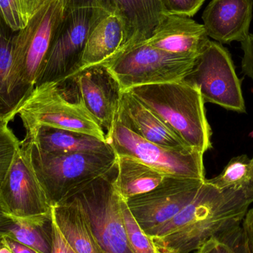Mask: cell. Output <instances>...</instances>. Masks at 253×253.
<instances>
[{
	"mask_svg": "<svg viewBox=\"0 0 253 253\" xmlns=\"http://www.w3.org/2000/svg\"><path fill=\"white\" fill-rule=\"evenodd\" d=\"M253 203L246 189H220L205 179L193 200L153 236L170 253L198 251L222 232L242 224Z\"/></svg>",
	"mask_w": 253,
	"mask_h": 253,
	"instance_id": "cell-1",
	"label": "cell"
},
{
	"mask_svg": "<svg viewBox=\"0 0 253 253\" xmlns=\"http://www.w3.org/2000/svg\"><path fill=\"white\" fill-rule=\"evenodd\" d=\"M128 90L189 148L203 154L212 148V130L197 87L181 80L138 86Z\"/></svg>",
	"mask_w": 253,
	"mask_h": 253,
	"instance_id": "cell-2",
	"label": "cell"
},
{
	"mask_svg": "<svg viewBox=\"0 0 253 253\" xmlns=\"http://www.w3.org/2000/svg\"><path fill=\"white\" fill-rule=\"evenodd\" d=\"M31 144L33 165L51 208L68 200L96 178L110 173L117 166L116 153L54 154L44 153Z\"/></svg>",
	"mask_w": 253,
	"mask_h": 253,
	"instance_id": "cell-3",
	"label": "cell"
},
{
	"mask_svg": "<svg viewBox=\"0 0 253 253\" xmlns=\"http://www.w3.org/2000/svg\"><path fill=\"white\" fill-rule=\"evenodd\" d=\"M17 115L28 141H32L42 126L83 132L107 141L105 131L88 111L81 104L67 99L56 83L36 86L18 110Z\"/></svg>",
	"mask_w": 253,
	"mask_h": 253,
	"instance_id": "cell-4",
	"label": "cell"
},
{
	"mask_svg": "<svg viewBox=\"0 0 253 253\" xmlns=\"http://www.w3.org/2000/svg\"><path fill=\"white\" fill-rule=\"evenodd\" d=\"M197 58L164 51L144 40L131 45L104 65L125 92L138 86L181 81Z\"/></svg>",
	"mask_w": 253,
	"mask_h": 253,
	"instance_id": "cell-5",
	"label": "cell"
},
{
	"mask_svg": "<svg viewBox=\"0 0 253 253\" xmlns=\"http://www.w3.org/2000/svg\"><path fill=\"white\" fill-rule=\"evenodd\" d=\"M107 141L117 156L133 158L168 176L205 180L203 153L175 150L147 141L116 119Z\"/></svg>",
	"mask_w": 253,
	"mask_h": 253,
	"instance_id": "cell-6",
	"label": "cell"
},
{
	"mask_svg": "<svg viewBox=\"0 0 253 253\" xmlns=\"http://www.w3.org/2000/svg\"><path fill=\"white\" fill-rule=\"evenodd\" d=\"M183 81L199 89L205 103L246 113L240 80L231 54L223 44L211 40Z\"/></svg>",
	"mask_w": 253,
	"mask_h": 253,
	"instance_id": "cell-7",
	"label": "cell"
},
{
	"mask_svg": "<svg viewBox=\"0 0 253 253\" xmlns=\"http://www.w3.org/2000/svg\"><path fill=\"white\" fill-rule=\"evenodd\" d=\"M102 11L92 7H67L35 87L60 83L80 71L89 33Z\"/></svg>",
	"mask_w": 253,
	"mask_h": 253,
	"instance_id": "cell-8",
	"label": "cell"
},
{
	"mask_svg": "<svg viewBox=\"0 0 253 253\" xmlns=\"http://www.w3.org/2000/svg\"><path fill=\"white\" fill-rule=\"evenodd\" d=\"M117 166L74 196L88 215L93 233L105 253H133L126 236L121 196L114 187Z\"/></svg>",
	"mask_w": 253,
	"mask_h": 253,
	"instance_id": "cell-9",
	"label": "cell"
},
{
	"mask_svg": "<svg viewBox=\"0 0 253 253\" xmlns=\"http://www.w3.org/2000/svg\"><path fill=\"white\" fill-rule=\"evenodd\" d=\"M66 8V0H47L26 26L15 34V69L21 80L34 88Z\"/></svg>",
	"mask_w": 253,
	"mask_h": 253,
	"instance_id": "cell-10",
	"label": "cell"
},
{
	"mask_svg": "<svg viewBox=\"0 0 253 253\" xmlns=\"http://www.w3.org/2000/svg\"><path fill=\"white\" fill-rule=\"evenodd\" d=\"M56 84L67 99L81 104L88 111L105 133L111 131L117 118L123 90L105 65L83 68Z\"/></svg>",
	"mask_w": 253,
	"mask_h": 253,
	"instance_id": "cell-11",
	"label": "cell"
},
{
	"mask_svg": "<svg viewBox=\"0 0 253 253\" xmlns=\"http://www.w3.org/2000/svg\"><path fill=\"white\" fill-rule=\"evenodd\" d=\"M205 181L166 176L151 191L126 199V205L144 233L153 237L193 200Z\"/></svg>",
	"mask_w": 253,
	"mask_h": 253,
	"instance_id": "cell-12",
	"label": "cell"
},
{
	"mask_svg": "<svg viewBox=\"0 0 253 253\" xmlns=\"http://www.w3.org/2000/svg\"><path fill=\"white\" fill-rule=\"evenodd\" d=\"M0 205L4 213L20 218L51 212L33 165L31 142L27 140L20 141L0 185Z\"/></svg>",
	"mask_w": 253,
	"mask_h": 253,
	"instance_id": "cell-13",
	"label": "cell"
},
{
	"mask_svg": "<svg viewBox=\"0 0 253 253\" xmlns=\"http://www.w3.org/2000/svg\"><path fill=\"white\" fill-rule=\"evenodd\" d=\"M211 41L203 24L188 16L164 13L146 42L168 53L198 57Z\"/></svg>",
	"mask_w": 253,
	"mask_h": 253,
	"instance_id": "cell-14",
	"label": "cell"
},
{
	"mask_svg": "<svg viewBox=\"0 0 253 253\" xmlns=\"http://www.w3.org/2000/svg\"><path fill=\"white\" fill-rule=\"evenodd\" d=\"M129 34L124 19L117 10H103L89 33L80 70L105 65L128 47Z\"/></svg>",
	"mask_w": 253,
	"mask_h": 253,
	"instance_id": "cell-15",
	"label": "cell"
},
{
	"mask_svg": "<svg viewBox=\"0 0 253 253\" xmlns=\"http://www.w3.org/2000/svg\"><path fill=\"white\" fill-rule=\"evenodd\" d=\"M253 0H211L202 14L208 37L221 44L242 42L250 34Z\"/></svg>",
	"mask_w": 253,
	"mask_h": 253,
	"instance_id": "cell-16",
	"label": "cell"
},
{
	"mask_svg": "<svg viewBox=\"0 0 253 253\" xmlns=\"http://www.w3.org/2000/svg\"><path fill=\"white\" fill-rule=\"evenodd\" d=\"M116 119L147 141L175 150H192L129 90L123 92Z\"/></svg>",
	"mask_w": 253,
	"mask_h": 253,
	"instance_id": "cell-17",
	"label": "cell"
},
{
	"mask_svg": "<svg viewBox=\"0 0 253 253\" xmlns=\"http://www.w3.org/2000/svg\"><path fill=\"white\" fill-rule=\"evenodd\" d=\"M13 32L0 14V118L9 123L34 87L25 84L13 64Z\"/></svg>",
	"mask_w": 253,
	"mask_h": 253,
	"instance_id": "cell-18",
	"label": "cell"
},
{
	"mask_svg": "<svg viewBox=\"0 0 253 253\" xmlns=\"http://www.w3.org/2000/svg\"><path fill=\"white\" fill-rule=\"evenodd\" d=\"M52 215L74 253H105L93 233L87 212L75 196L53 207Z\"/></svg>",
	"mask_w": 253,
	"mask_h": 253,
	"instance_id": "cell-19",
	"label": "cell"
},
{
	"mask_svg": "<svg viewBox=\"0 0 253 253\" xmlns=\"http://www.w3.org/2000/svg\"><path fill=\"white\" fill-rule=\"evenodd\" d=\"M29 141L39 150L47 153H82L104 155L116 153L107 141L83 132L50 126L40 127L32 141Z\"/></svg>",
	"mask_w": 253,
	"mask_h": 253,
	"instance_id": "cell-20",
	"label": "cell"
},
{
	"mask_svg": "<svg viewBox=\"0 0 253 253\" xmlns=\"http://www.w3.org/2000/svg\"><path fill=\"white\" fill-rule=\"evenodd\" d=\"M51 212L39 216H11L0 213V238L7 237L38 253H51L53 245Z\"/></svg>",
	"mask_w": 253,
	"mask_h": 253,
	"instance_id": "cell-21",
	"label": "cell"
},
{
	"mask_svg": "<svg viewBox=\"0 0 253 253\" xmlns=\"http://www.w3.org/2000/svg\"><path fill=\"white\" fill-rule=\"evenodd\" d=\"M166 176L133 158L117 156V171L114 184L117 193L125 200L151 191Z\"/></svg>",
	"mask_w": 253,
	"mask_h": 253,
	"instance_id": "cell-22",
	"label": "cell"
},
{
	"mask_svg": "<svg viewBox=\"0 0 253 253\" xmlns=\"http://www.w3.org/2000/svg\"><path fill=\"white\" fill-rule=\"evenodd\" d=\"M115 10L129 31L127 47L147 40L165 13L162 0H116Z\"/></svg>",
	"mask_w": 253,
	"mask_h": 253,
	"instance_id": "cell-23",
	"label": "cell"
},
{
	"mask_svg": "<svg viewBox=\"0 0 253 253\" xmlns=\"http://www.w3.org/2000/svg\"><path fill=\"white\" fill-rule=\"evenodd\" d=\"M47 0H0V14L13 31H20Z\"/></svg>",
	"mask_w": 253,
	"mask_h": 253,
	"instance_id": "cell-24",
	"label": "cell"
},
{
	"mask_svg": "<svg viewBox=\"0 0 253 253\" xmlns=\"http://www.w3.org/2000/svg\"><path fill=\"white\" fill-rule=\"evenodd\" d=\"M251 162V159L246 155L236 156L229 162L221 174L215 178L207 179V181L220 189L243 188L248 190Z\"/></svg>",
	"mask_w": 253,
	"mask_h": 253,
	"instance_id": "cell-25",
	"label": "cell"
},
{
	"mask_svg": "<svg viewBox=\"0 0 253 253\" xmlns=\"http://www.w3.org/2000/svg\"><path fill=\"white\" fill-rule=\"evenodd\" d=\"M121 208L126 236L133 253H170L144 233L129 211L126 201L122 197Z\"/></svg>",
	"mask_w": 253,
	"mask_h": 253,
	"instance_id": "cell-26",
	"label": "cell"
},
{
	"mask_svg": "<svg viewBox=\"0 0 253 253\" xmlns=\"http://www.w3.org/2000/svg\"><path fill=\"white\" fill-rule=\"evenodd\" d=\"M19 145L20 141L9 127L8 123L0 118V185Z\"/></svg>",
	"mask_w": 253,
	"mask_h": 253,
	"instance_id": "cell-27",
	"label": "cell"
},
{
	"mask_svg": "<svg viewBox=\"0 0 253 253\" xmlns=\"http://www.w3.org/2000/svg\"><path fill=\"white\" fill-rule=\"evenodd\" d=\"M213 239L218 253H251L241 224L222 232Z\"/></svg>",
	"mask_w": 253,
	"mask_h": 253,
	"instance_id": "cell-28",
	"label": "cell"
},
{
	"mask_svg": "<svg viewBox=\"0 0 253 253\" xmlns=\"http://www.w3.org/2000/svg\"><path fill=\"white\" fill-rule=\"evenodd\" d=\"M205 0H162L165 13L193 17L200 10Z\"/></svg>",
	"mask_w": 253,
	"mask_h": 253,
	"instance_id": "cell-29",
	"label": "cell"
},
{
	"mask_svg": "<svg viewBox=\"0 0 253 253\" xmlns=\"http://www.w3.org/2000/svg\"><path fill=\"white\" fill-rule=\"evenodd\" d=\"M241 44L244 52L242 60V72L253 80V34H250Z\"/></svg>",
	"mask_w": 253,
	"mask_h": 253,
	"instance_id": "cell-30",
	"label": "cell"
},
{
	"mask_svg": "<svg viewBox=\"0 0 253 253\" xmlns=\"http://www.w3.org/2000/svg\"><path fill=\"white\" fill-rule=\"evenodd\" d=\"M67 7H92L102 10H115L116 0H66Z\"/></svg>",
	"mask_w": 253,
	"mask_h": 253,
	"instance_id": "cell-31",
	"label": "cell"
},
{
	"mask_svg": "<svg viewBox=\"0 0 253 253\" xmlns=\"http://www.w3.org/2000/svg\"><path fill=\"white\" fill-rule=\"evenodd\" d=\"M53 216V215H52ZM53 245L51 253H74L70 248L66 239L56 226L53 218Z\"/></svg>",
	"mask_w": 253,
	"mask_h": 253,
	"instance_id": "cell-32",
	"label": "cell"
},
{
	"mask_svg": "<svg viewBox=\"0 0 253 253\" xmlns=\"http://www.w3.org/2000/svg\"><path fill=\"white\" fill-rule=\"evenodd\" d=\"M242 224L248 248L253 253V208L248 210Z\"/></svg>",
	"mask_w": 253,
	"mask_h": 253,
	"instance_id": "cell-33",
	"label": "cell"
},
{
	"mask_svg": "<svg viewBox=\"0 0 253 253\" xmlns=\"http://www.w3.org/2000/svg\"><path fill=\"white\" fill-rule=\"evenodd\" d=\"M2 242L13 253H38L34 250L7 237L2 238Z\"/></svg>",
	"mask_w": 253,
	"mask_h": 253,
	"instance_id": "cell-34",
	"label": "cell"
},
{
	"mask_svg": "<svg viewBox=\"0 0 253 253\" xmlns=\"http://www.w3.org/2000/svg\"><path fill=\"white\" fill-rule=\"evenodd\" d=\"M196 253H218L215 239L212 238L207 242L202 248H199Z\"/></svg>",
	"mask_w": 253,
	"mask_h": 253,
	"instance_id": "cell-35",
	"label": "cell"
},
{
	"mask_svg": "<svg viewBox=\"0 0 253 253\" xmlns=\"http://www.w3.org/2000/svg\"><path fill=\"white\" fill-rule=\"evenodd\" d=\"M247 189L253 193V157L251 162V172H250V179Z\"/></svg>",
	"mask_w": 253,
	"mask_h": 253,
	"instance_id": "cell-36",
	"label": "cell"
},
{
	"mask_svg": "<svg viewBox=\"0 0 253 253\" xmlns=\"http://www.w3.org/2000/svg\"><path fill=\"white\" fill-rule=\"evenodd\" d=\"M0 253H13L12 251H10V248L7 246V245H4L2 242V245L0 247Z\"/></svg>",
	"mask_w": 253,
	"mask_h": 253,
	"instance_id": "cell-37",
	"label": "cell"
},
{
	"mask_svg": "<svg viewBox=\"0 0 253 253\" xmlns=\"http://www.w3.org/2000/svg\"><path fill=\"white\" fill-rule=\"evenodd\" d=\"M2 245V238H0V247Z\"/></svg>",
	"mask_w": 253,
	"mask_h": 253,
	"instance_id": "cell-38",
	"label": "cell"
},
{
	"mask_svg": "<svg viewBox=\"0 0 253 253\" xmlns=\"http://www.w3.org/2000/svg\"><path fill=\"white\" fill-rule=\"evenodd\" d=\"M1 212H3L2 210H1V205H0V213H1Z\"/></svg>",
	"mask_w": 253,
	"mask_h": 253,
	"instance_id": "cell-39",
	"label": "cell"
},
{
	"mask_svg": "<svg viewBox=\"0 0 253 253\" xmlns=\"http://www.w3.org/2000/svg\"><path fill=\"white\" fill-rule=\"evenodd\" d=\"M205 1H206V0H205Z\"/></svg>",
	"mask_w": 253,
	"mask_h": 253,
	"instance_id": "cell-40",
	"label": "cell"
}]
</instances>
